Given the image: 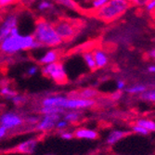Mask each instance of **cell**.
Returning <instances> with one entry per match:
<instances>
[{"instance_id":"cell-1","label":"cell","mask_w":155,"mask_h":155,"mask_svg":"<svg viewBox=\"0 0 155 155\" xmlns=\"http://www.w3.org/2000/svg\"><path fill=\"white\" fill-rule=\"evenodd\" d=\"M33 35H20L19 29H14L9 35L0 42V52L5 55H14L20 51H28L41 48Z\"/></svg>"},{"instance_id":"cell-2","label":"cell","mask_w":155,"mask_h":155,"mask_svg":"<svg viewBox=\"0 0 155 155\" xmlns=\"http://www.w3.org/2000/svg\"><path fill=\"white\" fill-rule=\"evenodd\" d=\"M33 35L42 47L55 48L63 44V41L55 30L53 22L44 18H39L35 21Z\"/></svg>"},{"instance_id":"cell-3","label":"cell","mask_w":155,"mask_h":155,"mask_svg":"<svg viewBox=\"0 0 155 155\" xmlns=\"http://www.w3.org/2000/svg\"><path fill=\"white\" fill-rule=\"evenodd\" d=\"M130 6L128 0H109L102 8L93 11L92 14L98 20L110 22L123 16Z\"/></svg>"},{"instance_id":"cell-4","label":"cell","mask_w":155,"mask_h":155,"mask_svg":"<svg viewBox=\"0 0 155 155\" xmlns=\"http://www.w3.org/2000/svg\"><path fill=\"white\" fill-rule=\"evenodd\" d=\"M80 23L76 22L74 20L67 19V18H60L58 21L53 22L54 28L61 39L64 42L72 41L78 32L80 31Z\"/></svg>"},{"instance_id":"cell-5","label":"cell","mask_w":155,"mask_h":155,"mask_svg":"<svg viewBox=\"0 0 155 155\" xmlns=\"http://www.w3.org/2000/svg\"><path fill=\"white\" fill-rule=\"evenodd\" d=\"M44 76L48 77L58 84H64L68 82L67 73L62 62L56 61L50 64H47L42 67L41 70Z\"/></svg>"},{"instance_id":"cell-6","label":"cell","mask_w":155,"mask_h":155,"mask_svg":"<svg viewBox=\"0 0 155 155\" xmlns=\"http://www.w3.org/2000/svg\"><path fill=\"white\" fill-rule=\"evenodd\" d=\"M18 28V16L16 14H8L0 24V42L9 35L11 32Z\"/></svg>"},{"instance_id":"cell-7","label":"cell","mask_w":155,"mask_h":155,"mask_svg":"<svg viewBox=\"0 0 155 155\" xmlns=\"http://www.w3.org/2000/svg\"><path fill=\"white\" fill-rule=\"evenodd\" d=\"M23 123L22 118L14 112H6L0 116V125L4 126L7 129H12L21 125Z\"/></svg>"},{"instance_id":"cell-8","label":"cell","mask_w":155,"mask_h":155,"mask_svg":"<svg viewBox=\"0 0 155 155\" xmlns=\"http://www.w3.org/2000/svg\"><path fill=\"white\" fill-rule=\"evenodd\" d=\"M61 119V114H45L38 124H36V130L41 132L49 131L55 127V124Z\"/></svg>"},{"instance_id":"cell-9","label":"cell","mask_w":155,"mask_h":155,"mask_svg":"<svg viewBox=\"0 0 155 155\" xmlns=\"http://www.w3.org/2000/svg\"><path fill=\"white\" fill-rule=\"evenodd\" d=\"M95 104V101L88 100V98H81V97H67L65 102L64 109L69 110H78L92 107Z\"/></svg>"},{"instance_id":"cell-10","label":"cell","mask_w":155,"mask_h":155,"mask_svg":"<svg viewBox=\"0 0 155 155\" xmlns=\"http://www.w3.org/2000/svg\"><path fill=\"white\" fill-rule=\"evenodd\" d=\"M37 144H38V139L37 138L28 139V140H26V141L19 144L15 148V151L19 152V153L31 155L35 151V148H36Z\"/></svg>"},{"instance_id":"cell-11","label":"cell","mask_w":155,"mask_h":155,"mask_svg":"<svg viewBox=\"0 0 155 155\" xmlns=\"http://www.w3.org/2000/svg\"><path fill=\"white\" fill-rule=\"evenodd\" d=\"M61 58V51L57 48H51L47 51L42 57L38 60V63L41 65H47L56 61H59Z\"/></svg>"},{"instance_id":"cell-12","label":"cell","mask_w":155,"mask_h":155,"mask_svg":"<svg viewBox=\"0 0 155 155\" xmlns=\"http://www.w3.org/2000/svg\"><path fill=\"white\" fill-rule=\"evenodd\" d=\"M67 97L64 96H49L45 97L41 102L42 106H54V107H61L64 109L65 102Z\"/></svg>"},{"instance_id":"cell-13","label":"cell","mask_w":155,"mask_h":155,"mask_svg":"<svg viewBox=\"0 0 155 155\" xmlns=\"http://www.w3.org/2000/svg\"><path fill=\"white\" fill-rule=\"evenodd\" d=\"M93 56H94V59L96 61V65L97 69H101L104 68L108 62H109V58H108V55L107 53L101 48H95L93 51Z\"/></svg>"},{"instance_id":"cell-14","label":"cell","mask_w":155,"mask_h":155,"mask_svg":"<svg viewBox=\"0 0 155 155\" xmlns=\"http://www.w3.org/2000/svg\"><path fill=\"white\" fill-rule=\"evenodd\" d=\"M74 136L77 138H84V139H96L98 135L96 131L87 128H79L74 133Z\"/></svg>"},{"instance_id":"cell-15","label":"cell","mask_w":155,"mask_h":155,"mask_svg":"<svg viewBox=\"0 0 155 155\" xmlns=\"http://www.w3.org/2000/svg\"><path fill=\"white\" fill-rule=\"evenodd\" d=\"M39 112L42 114H62L65 112V109L61 107H54V106H42L39 110Z\"/></svg>"},{"instance_id":"cell-16","label":"cell","mask_w":155,"mask_h":155,"mask_svg":"<svg viewBox=\"0 0 155 155\" xmlns=\"http://www.w3.org/2000/svg\"><path fill=\"white\" fill-rule=\"evenodd\" d=\"M83 59L86 62L87 66L88 67V69L90 71H96L97 69V65H96V61H95V59H94V56H93V53L91 51H86L83 53Z\"/></svg>"},{"instance_id":"cell-17","label":"cell","mask_w":155,"mask_h":155,"mask_svg":"<svg viewBox=\"0 0 155 155\" xmlns=\"http://www.w3.org/2000/svg\"><path fill=\"white\" fill-rule=\"evenodd\" d=\"M126 135L125 132H123V131H119V130H116V131H112L108 138H107V143L110 144V145H112V144H114L116 143L117 141H119V140L124 137V136Z\"/></svg>"},{"instance_id":"cell-18","label":"cell","mask_w":155,"mask_h":155,"mask_svg":"<svg viewBox=\"0 0 155 155\" xmlns=\"http://www.w3.org/2000/svg\"><path fill=\"white\" fill-rule=\"evenodd\" d=\"M55 1L69 9H72L74 11H80V7L77 5V3L74 0H55Z\"/></svg>"},{"instance_id":"cell-19","label":"cell","mask_w":155,"mask_h":155,"mask_svg":"<svg viewBox=\"0 0 155 155\" xmlns=\"http://www.w3.org/2000/svg\"><path fill=\"white\" fill-rule=\"evenodd\" d=\"M97 95V91L92 88H86L79 91L77 93L76 97H81V98H88V100H92L94 97Z\"/></svg>"},{"instance_id":"cell-20","label":"cell","mask_w":155,"mask_h":155,"mask_svg":"<svg viewBox=\"0 0 155 155\" xmlns=\"http://www.w3.org/2000/svg\"><path fill=\"white\" fill-rule=\"evenodd\" d=\"M54 8V4L49 1V0H42V1H40L38 3V6H37V8L39 11H48V10H51L53 9Z\"/></svg>"},{"instance_id":"cell-21","label":"cell","mask_w":155,"mask_h":155,"mask_svg":"<svg viewBox=\"0 0 155 155\" xmlns=\"http://www.w3.org/2000/svg\"><path fill=\"white\" fill-rule=\"evenodd\" d=\"M137 125L142 126L149 131H155V123L150 120H138Z\"/></svg>"},{"instance_id":"cell-22","label":"cell","mask_w":155,"mask_h":155,"mask_svg":"<svg viewBox=\"0 0 155 155\" xmlns=\"http://www.w3.org/2000/svg\"><path fill=\"white\" fill-rule=\"evenodd\" d=\"M80 116H81V114L79 111H76V110H74V111H70V112H67L64 116V119L68 122V123H74L76 121H78L80 119Z\"/></svg>"},{"instance_id":"cell-23","label":"cell","mask_w":155,"mask_h":155,"mask_svg":"<svg viewBox=\"0 0 155 155\" xmlns=\"http://www.w3.org/2000/svg\"><path fill=\"white\" fill-rule=\"evenodd\" d=\"M0 94H1V96L11 100V98L13 97H15L18 93L15 90H13L10 87H3L1 89H0Z\"/></svg>"},{"instance_id":"cell-24","label":"cell","mask_w":155,"mask_h":155,"mask_svg":"<svg viewBox=\"0 0 155 155\" xmlns=\"http://www.w3.org/2000/svg\"><path fill=\"white\" fill-rule=\"evenodd\" d=\"M109 0H91V12L96 11L102 8Z\"/></svg>"},{"instance_id":"cell-25","label":"cell","mask_w":155,"mask_h":155,"mask_svg":"<svg viewBox=\"0 0 155 155\" xmlns=\"http://www.w3.org/2000/svg\"><path fill=\"white\" fill-rule=\"evenodd\" d=\"M128 93H131V94H137V93H143L146 91V87L144 86H135V87H129L126 89Z\"/></svg>"},{"instance_id":"cell-26","label":"cell","mask_w":155,"mask_h":155,"mask_svg":"<svg viewBox=\"0 0 155 155\" xmlns=\"http://www.w3.org/2000/svg\"><path fill=\"white\" fill-rule=\"evenodd\" d=\"M10 101H11L14 104H15V105H21V104H23V103L25 102L26 97H25L24 96H21V95L17 94L15 97H13Z\"/></svg>"},{"instance_id":"cell-27","label":"cell","mask_w":155,"mask_h":155,"mask_svg":"<svg viewBox=\"0 0 155 155\" xmlns=\"http://www.w3.org/2000/svg\"><path fill=\"white\" fill-rule=\"evenodd\" d=\"M20 1V0H0V9L12 6Z\"/></svg>"},{"instance_id":"cell-28","label":"cell","mask_w":155,"mask_h":155,"mask_svg":"<svg viewBox=\"0 0 155 155\" xmlns=\"http://www.w3.org/2000/svg\"><path fill=\"white\" fill-rule=\"evenodd\" d=\"M142 97L143 98H146V100H149L150 101H154L155 102V90L143 92Z\"/></svg>"},{"instance_id":"cell-29","label":"cell","mask_w":155,"mask_h":155,"mask_svg":"<svg viewBox=\"0 0 155 155\" xmlns=\"http://www.w3.org/2000/svg\"><path fill=\"white\" fill-rule=\"evenodd\" d=\"M68 122L64 119V120H59L57 123H56V124H55V128H57L58 130H62V129H64V128H66L67 126H68Z\"/></svg>"},{"instance_id":"cell-30","label":"cell","mask_w":155,"mask_h":155,"mask_svg":"<svg viewBox=\"0 0 155 155\" xmlns=\"http://www.w3.org/2000/svg\"><path fill=\"white\" fill-rule=\"evenodd\" d=\"M133 131L137 133V134H141V135H148L149 132H150L149 130L142 127V126H139V125H137V124L133 127Z\"/></svg>"},{"instance_id":"cell-31","label":"cell","mask_w":155,"mask_h":155,"mask_svg":"<svg viewBox=\"0 0 155 155\" xmlns=\"http://www.w3.org/2000/svg\"><path fill=\"white\" fill-rule=\"evenodd\" d=\"M128 1L131 4V6L134 5V6L142 7V6H146L150 0H128Z\"/></svg>"},{"instance_id":"cell-32","label":"cell","mask_w":155,"mask_h":155,"mask_svg":"<svg viewBox=\"0 0 155 155\" xmlns=\"http://www.w3.org/2000/svg\"><path fill=\"white\" fill-rule=\"evenodd\" d=\"M145 7H146L147 11H149V12L154 11L155 10V0H150Z\"/></svg>"},{"instance_id":"cell-33","label":"cell","mask_w":155,"mask_h":155,"mask_svg":"<svg viewBox=\"0 0 155 155\" xmlns=\"http://www.w3.org/2000/svg\"><path fill=\"white\" fill-rule=\"evenodd\" d=\"M38 72V67L37 66H32L28 69L27 71V74L29 76H34L35 74H36V73Z\"/></svg>"},{"instance_id":"cell-34","label":"cell","mask_w":155,"mask_h":155,"mask_svg":"<svg viewBox=\"0 0 155 155\" xmlns=\"http://www.w3.org/2000/svg\"><path fill=\"white\" fill-rule=\"evenodd\" d=\"M74 134L71 133V132H62L61 134V137L62 139H66V140H69V139H72L74 137Z\"/></svg>"},{"instance_id":"cell-35","label":"cell","mask_w":155,"mask_h":155,"mask_svg":"<svg viewBox=\"0 0 155 155\" xmlns=\"http://www.w3.org/2000/svg\"><path fill=\"white\" fill-rule=\"evenodd\" d=\"M124 87H125V83H124V81H123V80L117 81V89H118V90L124 89Z\"/></svg>"},{"instance_id":"cell-36","label":"cell","mask_w":155,"mask_h":155,"mask_svg":"<svg viewBox=\"0 0 155 155\" xmlns=\"http://www.w3.org/2000/svg\"><path fill=\"white\" fill-rule=\"evenodd\" d=\"M7 130L8 129L6 127H4V126H2V125H0V139H1L2 137H4L6 136Z\"/></svg>"},{"instance_id":"cell-37","label":"cell","mask_w":155,"mask_h":155,"mask_svg":"<svg viewBox=\"0 0 155 155\" xmlns=\"http://www.w3.org/2000/svg\"><path fill=\"white\" fill-rule=\"evenodd\" d=\"M27 121L31 124H36L37 122H39V119L37 117H30V118H28Z\"/></svg>"},{"instance_id":"cell-38","label":"cell","mask_w":155,"mask_h":155,"mask_svg":"<svg viewBox=\"0 0 155 155\" xmlns=\"http://www.w3.org/2000/svg\"><path fill=\"white\" fill-rule=\"evenodd\" d=\"M111 97H112V98H114V100H117V98H119V97H121V93H120L119 90H118V92H116V93H114V94H112Z\"/></svg>"},{"instance_id":"cell-39","label":"cell","mask_w":155,"mask_h":155,"mask_svg":"<svg viewBox=\"0 0 155 155\" xmlns=\"http://www.w3.org/2000/svg\"><path fill=\"white\" fill-rule=\"evenodd\" d=\"M149 56H150V58H151V59L155 60V48L150 51V53H149Z\"/></svg>"},{"instance_id":"cell-40","label":"cell","mask_w":155,"mask_h":155,"mask_svg":"<svg viewBox=\"0 0 155 155\" xmlns=\"http://www.w3.org/2000/svg\"><path fill=\"white\" fill-rule=\"evenodd\" d=\"M148 71L150 72V73H155V65H151V66H150L149 68H148Z\"/></svg>"},{"instance_id":"cell-41","label":"cell","mask_w":155,"mask_h":155,"mask_svg":"<svg viewBox=\"0 0 155 155\" xmlns=\"http://www.w3.org/2000/svg\"><path fill=\"white\" fill-rule=\"evenodd\" d=\"M35 1H37V0H29V2H31V3H33V2H35Z\"/></svg>"},{"instance_id":"cell-42","label":"cell","mask_w":155,"mask_h":155,"mask_svg":"<svg viewBox=\"0 0 155 155\" xmlns=\"http://www.w3.org/2000/svg\"><path fill=\"white\" fill-rule=\"evenodd\" d=\"M45 155H52V154H45Z\"/></svg>"}]
</instances>
